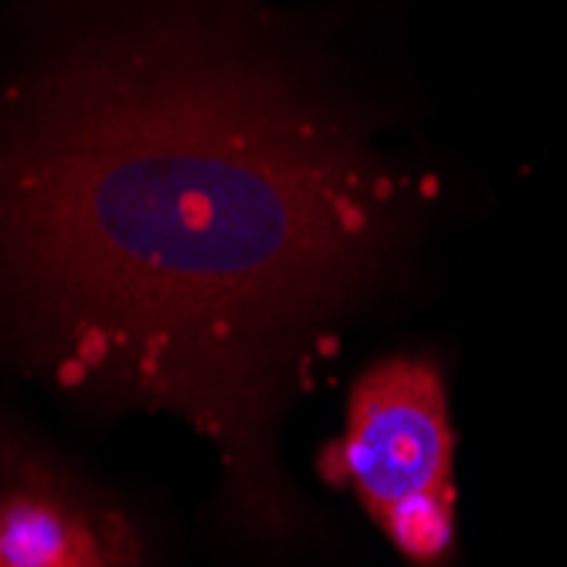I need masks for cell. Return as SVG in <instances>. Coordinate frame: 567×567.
<instances>
[{
	"mask_svg": "<svg viewBox=\"0 0 567 567\" xmlns=\"http://www.w3.org/2000/svg\"><path fill=\"white\" fill-rule=\"evenodd\" d=\"M120 509L95 503L44 458L0 435V567H136Z\"/></svg>",
	"mask_w": 567,
	"mask_h": 567,
	"instance_id": "cell-3",
	"label": "cell"
},
{
	"mask_svg": "<svg viewBox=\"0 0 567 567\" xmlns=\"http://www.w3.org/2000/svg\"><path fill=\"white\" fill-rule=\"evenodd\" d=\"M323 473L353 489L408 560H445L455 540V432L435 364L391 357L360 374Z\"/></svg>",
	"mask_w": 567,
	"mask_h": 567,
	"instance_id": "cell-2",
	"label": "cell"
},
{
	"mask_svg": "<svg viewBox=\"0 0 567 567\" xmlns=\"http://www.w3.org/2000/svg\"><path fill=\"white\" fill-rule=\"evenodd\" d=\"M401 181L279 65L150 31L65 59L0 126V276L59 384L212 439L238 509L292 527L279 404L378 282Z\"/></svg>",
	"mask_w": 567,
	"mask_h": 567,
	"instance_id": "cell-1",
	"label": "cell"
}]
</instances>
